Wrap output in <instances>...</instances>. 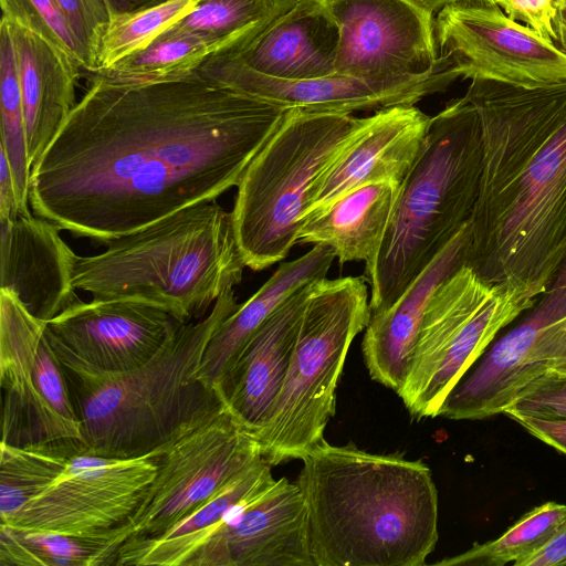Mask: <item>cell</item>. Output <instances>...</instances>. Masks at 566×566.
Segmentation results:
<instances>
[{"label":"cell","mask_w":566,"mask_h":566,"mask_svg":"<svg viewBox=\"0 0 566 566\" xmlns=\"http://www.w3.org/2000/svg\"><path fill=\"white\" fill-rule=\"evenodd\" d=\"M0 98L1 142L9 160L19 201L20 214H31L29 182L31 166L28 156L25 122L13 41L8 23H0Z\"/></svg>","instance_id":"cell-32"},{"label":"cell","mask_w":566,"mask_h":566,"mask_svg":"<svg viewBox=\"0 0 566 566\" xmlns=\"http://www.w3.org/2000/svg\"><path fill=\"white\" fill-rule=\"evenodd\" d=\"M271 467L260 460L165 533L125 542L116 551L113 565L190 566L197 552L238 505L276 481Z\"/></svg>","instance_id":"cell-26"},{"label":"cell","mask_w":566,"mask_h":566,"mask_svg":"<svg viewBox=\"0 0 566 566\" xmlns=\"http://www.w3.org/2000/svg\"><path fill=\"white\" fill-rule=\"evenodd\" d=\"M149 457L156 475L137 510L107 544L103 566L114 564L122 544L165 533L263 459L259 441L226 403L182 427Z\"/></svg>","instance_id":"cell-10"},{"label":"cell","mask_w":566,"mask_h":566,"mask_svg":"<svg viewBox=\"0 0 566 566\" xmlns=\"http://www.w3.org/2000/svg\"><path fill=\"white\" fill-rule=\"evenodd\" d=\"M556 13L553 21L556 45L566 52V0H556Z\"/></svg>","instance_id":"cell-43"},{"label":"cell","mask_w":566,"mask_h":566,"mask_svg":"<svg viewBox=\"0 0 566 566\" xmlns=\"http://www.w3.org/2000/svg\"><path fill=\"white\" fill-rule=\"evenodd\" d=\"M75 256L73 284L97 300L158 307L181 323L200 316L242 279L245 265L231 212L216 201L182 209Z\"/></svg>","instance_id":"cell-5"},{"label":"cell","mask_w":566,"mask_h":566,"mask_svg":"<svg viewBox=\"0 0 566 566\" xmlns=\"http://www.w3.org/2000/svg\"><path fill=\"white\" fill-rule=\"evenodd\" d=\"M513 420L532 436L566 454V419L516 417Z\"/></svg>","instance_id":"cell-39"},{"label":"cell","mask_w":566,"mask_h":566,"mask_svg":"<svg viewBox=\"0 0 566 566\" xmlns=\"http://www.w3.org/2000/svg\"><path fill=\"white\" fill-rule=\"evenodd\" d=\"M2 18L21 23L49 39L81 66L77 43L55 0H0Z\"/></svg>","instance_id":"cell-34"},{"label":"cell","mask_w":566,"mask_h":566,"mask_svg":"<svg viewBox=\"0 0 566 566\" xmlns=\"http://www.w3.org/2000/svg\"><path fill=\"white\" fill-rule=\"evenodd\" d=\"M422 75L389 82H371L344 74L291 81L259 73L227 53L208 56L198 71L206 77L284 108L352 114L356 111L415 105L428 95L443 92L459 78L451 61Z\"/></svg>","instance_id":"cell-14"},{"label":"cell","mask_w":566,"mask_h":566,"mask_svg":"<svg viewBox=\"0 0 566 566\" xmlns=\"http://www.w3.org/2000/svg\"><path fill=\"white\" fill-rule=\"evenodd\" d=\"M359 122L352 114L285 111L237 186L231 214L248 268L266 269L298 242L315 182Z\"/></svg>","instance_id":"cell-7"},{"label":"cell","mask_w":566,"mask_h":566,"mask_svg":"<svg viewBox=\"0 0 566 566\" xmlns=\"http://www.w3.org/2000/svg\"><path fill=\"white\" fill-rule=\"evenodd\" d=\"M328 245L280 264L272 276L216 329L203 353L198 377L220 395L222 382L242 347L270 314L302 285L326 277L335 259Z\"/></svg>","instance_id":"cell-24"},{"label":"cell","mask_w":566,"mask_h":566,"mask_svg":"<svg viewBox=\"0 0 566 566\" xmlns=\"http://www.w3.org/2000/svg\"><path fill=\"white\" fill-rule=\"evenodd\" d=\"M156 471L149 454L75 473L63 471L3 525L98 538L108 544L139 506Z\"/></svg>","instance_id":"cell-13"},{"label":"cell","mask_w":566,"mask_h":566,"mask_svg":"<svg viewBox=\"0 0 566 566\" xmlns=\"http://www.w3.org/2000/svg\"><path fill=\"white\" fill-rule=\"evenodd\" d=\"M296 0H199L175 23L207 39L214 53H232L258 36ZM213 53V54H214Z\"/></svg>","instance_id":"cell-28"},{"label":"cell","mask_w":566,"mask_h":566,"mask_svg":"<svg viewBox=\"0 0 566 566\" xmlns=\"http://www.w3.org/2000/svg\"><path fill=\"white\" fill-rule=\"evenodd\" d=\"M166 0H105L111 15L133 12Z\"/></svg>","instance_id":"cell-42"},{"label":"cell","mask_w":566,"mask_h":566,"mask_svg":"<svg viewBox=\"0 0 566 566\" xmlns=\"http://www.w3.org/2000/svg\"><path fill=\"white\" fill-rule=\"evenodd\" d=\"M20 216L13 174L4 148L0 145V219L15 220Z\"/></svg>","instance_id":"cell-40"},{"label":"cell","mask_w":566,"mask_h":566,"mask_svg":"<svg viewBox=\"0 0 566 566\" xmlns=\"http://www.w3.org/2000/svg\"><path fill=\"white\" fill-rule=\"evenodd\" d=\"M482 171L467 265L538 298L566 252V82L471 80Z\"/></svg>","instance_id":"cell-2"},{"label":"cell","mask_w":566,"mask_h":566,"mask_svg":"<svg viewBox=\"0 0 566 566\" xmlns=\"http://www.w3.org/2000/svg\"><path fill=\"white\" fill-rule=\"evenodd\" d=\"M1 19L8 23L14 45L32 168L76 104L75 85L82 66L40 33Z\"/></svg>","instance_id":"cell-23"},{"label":"cell","mask_w":566,"mask_h":566,"mask_svg":"<svg viewBox=\"0 0 566 566\" xmlns=\"http://www.w3.org/2000/svg\"><path fill=\"white\" fill-rule=\"evenodd\" d=\"M77 43L82 69H97V57L111 12L105 0H55Z\"/></svg>","instance_id":"cell-35"},{"label":"cell","mask_w":566,"mask_h":566,"mask_svg":"<svg viewBox=\"0 0 566 566\" xmlns=\"http://www.w3.org/2000/svg\"><path fill=\"white\" fill-rule=\"evenodd\" d=\"M513 21L524 23L542 38L556 44L553 21L555 0H493Z\"/></svg>","instance_id":"cell-37"},{"label":"cell","mask_w":566,"mask_h":566,"mask_svg":"<svg viewBox=\"0 0 566 566\" xmlns=\"http://www.w3.org/2000/svg\"><path fill=\"white\" fill-rule=\"evenodd\" d=\"M214 53L203 36L172 24L146 46L93 74L118 84H146L182 76Z\"/></svg>","instance_id":"cell-27"},{"label":"cell","mask_w":566,"mask_h":566,"mask_svg":"<svg viewBox=\"0 0 566 566\" xmlns=\"http://www.w3.org/2000/svg\"><path fill=\"white\" fill-rule=\"evenodd\" d=\"M536 301L521 289L483 280L468 265L442 282L428 302L397 391L409 412L439 416L496 334Z\"/></svg>","instance_id":"cell-9"},{"label":"cell","mask_w":566,"mask_h":566,"mask_svg":"<svg viewBox=\"0 0 566 566\" xmlns=\"http://www.w3.org/2000/svg\"><path fill=\"white\" fill-rule=\"evenodd\" d=\"M439 56L459 77L536 87L566 82V52L510 19L493 0H460L434 18Z\"/></svg>","instance_id":"cell-11"},{"label":"cell","mask_w":566,"mask_h":566,"mask_svg":"<svg viewBox=\"0 0 566 566\" xmlns=\"http://www.w3.org/2000/svg\"><path fill=\"white\" fill-rule=\"evenodd\" d=\"M239 306L233 289L227 290L207 317L177 321L150 360L123 373L93 368L46 335L81 423L80 453L120 460L147 455L186 424L224 405L198 370L213 333Z\"/></svg>","instance_id":"cell-4"},{"label":"cell","mask_w":566,"mask_h":566,"mask_svg":"<svg viewBox=\"0 0 566 566\" xmlns=\"http://www.w3.org/2000/svg\"><path fill=\"white\" fill-rule=\"evenodd\" d=\"M482 153L480 117L465 95L431 117L426 146L400 186L368 275L371 314L389 307L471 220Z\"/></svg>","instance_id":"cell-6"},{"label":"cell","mask_w":566,"mask_h":566,"mask_svg":"<svg viewBox=\"0 0 566 566\" xmlns=\"http://www.w3.org/2000/svg\"><path fill=\"white\" fill-rule=\"evenodd\" d=\"M370 314L364 276L314 283L282 390L259 438L270 465L301 460L324 440L348 349Z\"/></svg>","instance_id":"cell-8"},{"label":"cell","mask_w":566,"mask_h":566,"mask_svg":"<svg viewBox=\"0 0 566 566\" xmlns=\"http://www.w3.org/2000/svg\"><path fill=\"white\" fill-rule=\"evenodd\" d=\"M534 353L545 373L566 375V318L538 332Z\"/></svg>","instance_id":"cell-38"},{"label":"cell","mask_w":566,"mask_h":566,"mask_svg":"<svg viewBox=\"0 0 566 566\" xmlns=\"http://www.w3.org/2000/svg\"><path fill=\"white\" fill-rule=\"evenodd\" d=\"M316 281L302 285L270 314L242 347L222 382L220 392L227 407L258 441L282 390Z\"/></svg>","instance_id":"cell-19"},{"label":"cell","mask_w":566,"mask_h":566,"mask_svg":"<svg viewBox=\"0 0 566 566\" xmlns=\"http://www.w3.org/2000/svg\"><path fill=\"white\" fill-rule=\"evenodd\" d=\"M566 522V504L546 502L535 506L500 537L475 543L468 551L444 558L437 565L444 566H514L541 551Z\"/></svg>","instance_id":"cell-29"},{"label":"cell","mask_w":566,"mask_h":566,"mask_svg":"<svg viewBox=\"0 0 566 566\" xmlns=\"http://www.w3.org/2000/svg\"><path fill=\"white\" fill-rule=\"evenodd\" d=\"M0 452V524H6L62 474L72 453L61 447L3 442Z\"/></svg>","instance_id":"cell-30"},{"label":"cell","mask_w":566,"mask_h":566,"mask_svg":"<svg viewBox=\"0 0 566 566\" xmlns=\"http://www.w3.org/2000/svg\"><path fill=\"white\" fill-rule=\"evenodd\" d=\"M471 240L470 220L389 307L370 314L361 352L374 380L400 389L428 302L442 282L467 265Z\"/></svg>","instance_id":"cell-21"},{"label":"cell","mask_w":566,"mask_h":566,"mask_svg":"<svg viewBox=\"0 0 566 566\" xmlns=\"http://www.w3.org/2000/svg\"><path fill=\"white\" fill-rule=\"evenodd\" d=\"M400 185L376 181L355 188L307 217L298 242L332 248L340 263L365 262L373 272L399 193Z\"/></svg>","instance_id":"cell-25"},{"label":"cell","mask_w":566,"mask_h":566,"mask_svg":"<svg viewBox=\"0 0 566 566\" xmlns=\"http://www.w3.org/2000/svg\"><path fill=\"white\" fill-rule=\"evenodd\" d=\"M557 565H566V522L541 551L518 564V566Z\"/></svg>","instance_id":"cell-41"},{"label":"cell","mask_w":566,"mask_h":566,"mask_svg":"<svg viewBox=\"0 0 566 566\" xmlns=\"http://www.w3.org/2000/svg\"><path fill=\"white\" fill-rule=\"evenodd\" d=\"M430 122L415 105H397L361 117L315 182L305 219L363 185L391 181L401 186L426 146Z\"/></svg>","instance_id":"cell-18"},{"label":"cell","mask_w":566,"mask_h":566,"mask_svg":"<svg viewBox=\"0 0 566 566\" xmlns=\"http://www.w3.org/2000/svg\"><path fill=\"white\" fill-rule=\"evenodd\" d=\"M338 39L326 0H296L251 42L227 54L272 77L318 78L336 73Z\"/></svg>","instance_id":"cell-22"},{"label":"cell","mask_w":566,"mask_h":566,"mask_svg":"<svg viewBox=\"0 0 566 566\" xmlns=\"http://www.w3.org/2000/svg\"><path fill=\"white\" fill-rule=\"evenodd\" d=\"M176 322L167 312L144 303L80 300L46 322L45 333L84 364L123 373L150 360Z\"/></svg>","instance_id":"cell-17"},{"label":"cell","mask_w":566,"mask_h":566,"mask_svg":"<svg viewBox=\"0 0 566 566\" xmlns=\"http://www.w3.org/2000/svg\"><path fill=\"white\" fill-rule=\"evenodd\" d=\"M87 80L31 168L29 203L60 231L106 244L237 187L287 109L198 69L146 84Z\"/></svg>","instance_id":"cell-1"},{"label":"cell","mask_w":566,"mask_h":566,"mask_svg":"<svg viewBox=\"0 0 566 566\" xmlns=\"http://www.w3.org/2000/svg\"><path fill=\"white\" fill-rule=\"evenodd\" d=\"M45 327L46 322L33 316L11 291L0 289L1 442L82 448L81 423L60 416L34 384L33 361Z\"/></svg>","instance_id":"cell-16"},{"label":"cell","mask_w":566,"mask_h":566,"mask_svg":"<svg viewBox=\"0 0 566 566\" xmlns=\"http://www.w3.org/2000/svg\"><path fill=\"white\" fill-rule=\"evenodd\" d=\"M106 541L0 524V566H103Z\"/></svg>","instance_id":"cell-31"},{"label":"cell","mask_w":566,"mask_h":566,"mask_svg":"<svg viewBox=\"0 0 566 566\" xmlns=\"http://www.w3.org/2000/svg\"><path fill=\"white\" fill-rule=\"evenodd\" d=\"M190 566H314L307 506L298 484L281 478L238 505Z\"/></svg>","instance_id":"cell-15"},{"label":"cell","mask_w":566,"mask_h":566,"mask_svg":"<svg viewBox=\"0 0 566 566\" xmlns=\"http://www.w3.org/2000/svg\"><path fill=\"white\" fill-rule=\"evenodd\" d=\"M301 460L314 566L426 564L439 537L427 464L325 439Z\"/></svg>","instance_id":"cell-3"},{"label":"cell","mask_w":566,"mask_h":566,"mask_svg":"<svg viewBox=\"0 0 566 566\" xmlns=\"http://www.w3.org/2000/svg\"><path fill=\"white\" fill-rule=\"evenodd\" d=\"M338 25L335 70L371 82L434 70L433 14L412 0H326Z\"/></svg>","instance_id":"cell-12"},{"label":"cell","mask_w":566,"mask_h":566,"mask_svg":"<svg viewBox=\"0 0 566 566\" xmlns=\"http://www.w3.org/2000/svg\"><path fill=\"white\" fill-rule=\"evenodd\" d=\"M555 2H556V0H555Z\"/></svg>","instance_id":"cell-45"},{"label":"cell","mask_w":566,"mask_h":566,"mask_svg":"<svg viewBox=\"0 0 566 566\" xmlns=\"http://www.w3.org/2000/svg\"><path fill=\"white\" fill-rule=\"evenodd\" d=\"M516 417L566 419V375L547 371L530 384L503 412Z\"/></svg>","instance_id":"cell-36"},{"label":"cell","mask_w":566,"mask_h":566,"mask_svg":"<svg viewBox=\"0 0 566 566\" xmlns=\"http://www.w3.org/2000/svg\"><path fill=\"white\" fill-rule=\"evenodd\" d=\"M0 289L44 322L80 301L73 284L76 254L56 226L31 213L0 219Z\"/></svg>","instance_id":"cell-20"},{"label":"cell","mask_w":566,"mask_h":566,"mask_svg":"<svg viewBox=\"0 0 566 566\" xmlns=\"http://www.w3.org/2000/svg\"><path fill=\"white\" fill-rule=\"evenodd\" d=\"M415 3H417L419 7L423 8L428 12L434 14L439 10H441L443 7L460 1V0H412Z\"/></svg>","instance_id":"cell-44"},{"label":"cell","mask_w":566,"mask_h":566,"mask_svg":"<svg viewBox=\"0 0 566 566\" xmlns=\"http://www.w3.org/2000/svg\"><path fill=\"white\" fill-rule=\"evenodd\" d=\"M198 2L166 0L133 12L111 15L101 43L96 70L107 69L143 49L159 33L189 14Z\"/></svg>","instance_id":"cell-33"}]
</instances>
